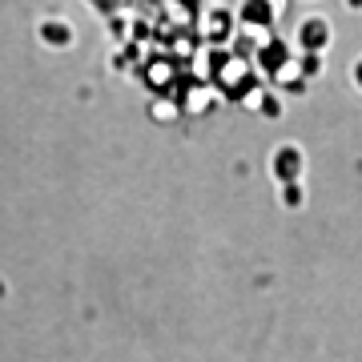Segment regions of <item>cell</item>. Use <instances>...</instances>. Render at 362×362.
<instances>
[{
    "label": "cell",
    "instance_id": "obj_1",
    "mask_svg": "<svg viewBox=\"0 0 362 362\" xmlns=\"http://www.w3.org/2000/svg\"><path fill=\"white\" fill-rule=\"evenodd\" d=\"M294 45H298V52H326L334 45V25H330V16H322V13L302 16L298 28H294Z\"/></svg>",
    "mask_w": 362,
    "mask_h": 362
},
{
    "label": "cell",
    "instance_id": "obj_2",
    "mask_svg": "<svg viewBox=\"0 0 362 362\" xmlns=\"http://www.w3.org/2000/svg\"><path fill=\"white\" fill-rule=\"evenodd\" d=\"M294 49L298 45H290V40H282V37H274V33H266V40L258 45V52H254V65L266 73V77H278L286 65H294Z\"/></svg>",
    "mask_w": 362,
    "mask_h": 362
},
{
    "label": "cell",
    "instance_id": "obj_3",
    "mask_svg": "<svg viewBox=\"0 0 362 362\" xmlns=\"http://www.w3.org/2000/svg\"><path fill=\"white\" fill-rule=\"evenodd\" d=\"M278 16H282V0H242V4H238V25L254 28L262 37L274 33Z\"/></svg>",
    "mask_w": 362,
    "mask_h": 362
},
{
    "label": "cell",
    "instance_id": "obj_4",
    "mask_svg": "<svg viewBox=\"0 0 362 362\" xmlns=\"http://www.w3.org/2000/svg\"><path fill=\"white\" fill-rule=\"evenodd\" d=\"M37 40L45 45V49H73L77 45V33H73V25H69L65 16H40L37 21Z\"/></svg>",
    "mask_w": 362,
    "mask_h": 362
},
{
    "label": "cell",
    "instance_id": "obj_5",
    "mask_svg": "<svg viewBox=\"0 0 362 362\" xmlns=\"http://www.w3.org/2000/svg\"><path fill=\"white\" fill-rule=\"evenodd\" d=\"M302 169H306V157H302L298 145H278L274 149V177L278 181H298Z\"/></svg>",
    "mask_w": 362,
    "mask_h": 362
},
{
    "label": "cell",
    "instance_id": "obj_6",
    "mask_svg": "<svg viewBox=\"0 0 362 362\" xmlns=\"http://www.w3.org/2000/svg\"><path fill=\"white\" fill-rule=\"evenodd\" d=\"M274 85L286 93V97H306V89H310V77L298 69V57H294V65H286L278 77H274Z\"/></svg>",
    "mask_w": 362,
    "mask_h": 362
},
{
    "label": "cell",
    "instance_id": "obj_7",
    "mask_svg": "<svg viewBox=\"0 0 362 362\" xmlns=\"http://www.w3.org/2000/svg\"><path fill=\"white\" fill-rule=\"evenodd\" d=\"M262 117H270V121H278L282 117V109H286V101H282V89H262L258 93V105H254Z\"/></svg>",
    "mask_w": 362,
    "mask_h": 362
},
{
    "label": "cell",
    "instance_id": "obj_8",
    "mask_svg": "<svg viewBox=\"0 0 362 362\" xmlns=\"http://www.w3.org/2000/svg\"><path fill=\"white\" fill-rule=\"evenodd\" d=\"M298 69H302V73H306V77H322V52H298Z\"/></svg>",
    "mask_w": 362,
    "mask_h": 362
},
{
    "label": "cell",
    "instance_id": "obj_9",
    "mask_svg": "<svg viewBox=\"0 0 362 362\" xmlns=\"http://www.w3.org/2000/svg\"><path fill=\"white\" fill-rule=\"evenodd\" d=\"M282 197H286V206H302V185L298 181H282Z\"/></svg>",
    "mask_w": 362,
    "mask_h": 362
},
{
    "label": "cell",
    "instance_id": "obj_10",
    "mask_svg": "<svg viewBox=\"0 0 362 362\" xmlns=\"http://www.w3.org/2000/svg\"><path fill=\"white\" fill-rule=\"evenodd\" d=\"M350 81H354V89H362V57L350 65Z\"/></svg>",
    "mask_w": 362,
    "mask_h": 362
},
{
    "label": "cell",
    "instance_id": "obj_11",
    "mask_svg": "<svg viewBox=\"0 0 362 362\" xmlns=\"http://www.w3.org/2000/svg\"><path fill=\"white\" fill-rule=\"evenodd\" d=\"M153 117L157 121H165V117L173 121V105H153Z\"/></svg>",
    "mask_w": 362,
    "mask_h": 362
},
{
    "label": "cell",
    "instance_id": "obj_12",
    "mask_svg": "<svg viewBox=\"0 0 362 362\" xmlns=\"http://www.w3.org/2000/svg\"><path fill=\"white\" fill-rule=\"evenodd\" d=\"M342 4H346L350 13H362V0H342Z\"/></svg>",
    "mask_w": 362,
    "mask_h": 362
}]
</instances>
